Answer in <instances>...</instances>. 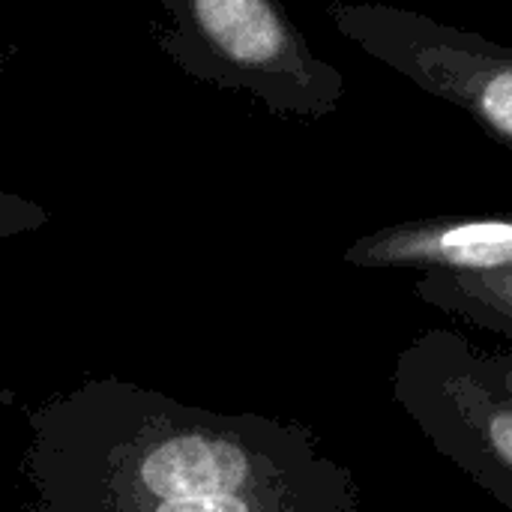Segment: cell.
I'll return each instance as SVG.
<instances>
[{"label":"cell","instance_id":"cell-1","mask_svg":"<svg viewBox=\"0 0 512 512\" xmlns=\"http://www.w3.org/2000/svg\"><path fill=\"white\" fill-rule=\"evenodd\" d=\"M24 512H360L303 423L219 414L99 378L27 411Z\"/></svg>","mask_w":512,"mask_h":512},{"label":"cell","instance_id":"cell-2","mask_svg":"<svg viewBox=\"0 0 512 512\" xmlns=\"http://www.w3.org/2000/svg\"><path fill=\"white\" fill-rule=\"evenodd\" d=\"M159 48L192 78L255 96L270 114L324 120L339 111L348 81L318 57L276 0H159Z\"/></svg>","mask_w":512,"mask_h":512},{"label":"cell","instance_id":"cell-3","mask_svg":"<svg viewBox=\"0 0 512 512\" xmlns=\"http://www.w3.org/2000/svg\"><path fill=\"white\" fill-rule=\"evenodd\" d=\"M390 393L447 462L512 512V354L426 330L396 354Z\"/></svg>","mask_w":512,"mask_h":512},{"label":"cell","instance_id":"cell-4","mask_svg":"<svg viewBox=\"0 0 512 512\" xmlns=\"http://www.w3.org/2000/svg\"><path fill=\"white\" fill-rule=\"evenodd\" d=\"M330 24L372 60L462 108L512 150V48L390 3H330Z\"/></svg>","mask_w":512,"mask_h":512},{"label":"cell","instance_id":"cell-5","mask_svg":"<svg viewBox=\"0 0 512 512\" xmlns=\"http://www.w3.org/2000/svg\"><path fill=\"white\" fill-rule=\"evenodd\" d=\"M342 261L357 270L504 273L512 270V210L420 216L357 237Z\"/></svg>","mask_w":512,"mask_h":512},{"label":"cell","instance_id":"cell-6","mask_svg":"<svg viewBox=\"0 0 512 512\" xmlns=\"http://www.w3.org/2000/svg\"><path fill=\"white\" fill-rule=\"evenodd\" d=\"M414 297L426 306L489 330L512 345V270L504 273H423Z\"/></svg>","mask_w":512,"mask_h":512},{"label":"cell","instance_id":"cell-7","mask_svg":"<svg viewBox=\"0 0 512 512\" xmlns=\"http://www.w3.org/2000/svg\"><path fill=\"white\" fill-rule=\"evenodd\" d=\"M48 219H51V213L42 204L0 189V240L36 231V228L48 225Z\"/></svg>","mask_w":512,"mask_h":512},{"label":"cell","instance_id":"cell-8","mask_svg":"<svg viewBox=\"0 0 512 512\" xmlns=\"http://www.w3.org/2000/svg\"><path fill=\"white\" fill-rule=\"evenodd\" d=\"M15 57V45H6V42H0V69L9 63Z\"/></svg>","mask_w":512,"mask_h":512}]
</instances>
